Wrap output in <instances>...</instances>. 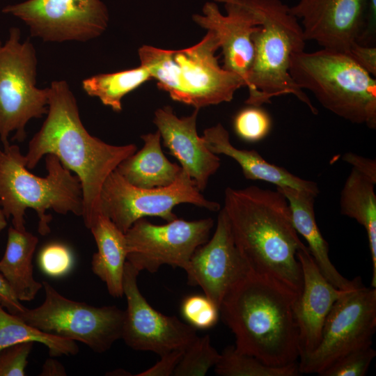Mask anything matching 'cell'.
Returning a JSON list of instances; mask_svg holds the SVG:
<instances>
[{
  "instance_id": "6da1fadb",
  "label": "cell",
  "mask_w": 376,
  "mask_h": 376,
  "mask_svg": "<svg viewBox=\"0 0 376 376\" xmlns=\"http://www.w3.org/2000/svg\"><path fill=\"white\" fill-rule=\"evenodd\" d=\"M137 150L135 144L114 146L91 135L79 116L77 100L66 81H53L49 87L47 117L29 141L26 166L34 169L48 154L79 178L83 195L82 217L90 228L100 214L103 184L125 159Z\"/></svg>"
},
{
  "instance_id": "7a4b0ae2",
  "label": "cell",
  "mask_w": 376,
  "mask_h": 376,
  "mask_svg": "<svg viewBox=\"0 0 376 376\" xmlns=\"http://www.w3.org/2000/svg\"><path fill=\"white\" fill-rule=\"evenodd\" d=\"M223 209L250 272L277 281L299 297L303 278L297 252L304 244L285 196L257 186L227 187Z\"/></svg>"
},
{
  "instance_id": "3957f363",
  "label": "cell",
  "mask_w": 376,
  "mask_h": 376,
  "mask_svg": "<svg viewBox=\"0 0 376 376\" xmlns=\"http://www.w3.org/2000/svg\"><path fill=\"white\" fill-rule=\"evenodd\" d=\"M298 295L277 281L249 272L226 295L219 314L239 351L271 366L299 359L295 313Z\"/></svg>"
},
{
  "instance_id": "277c9868",
  "label": "cell",
  "mask_w": 376,
  "mask_h": 376,
  "mask_svg": "<svg viewBox=\"0 0 376 376\" xmlns=\"http://www.w3.org/2000/svg\"><path fill=\"white\" fill-rule=\"evenodd\" d=\"M47 174L39 177L26 166L24 155L17 145L8 144L0 148V205L6 218H12L13 226L26 230L25 212L36 211L39 218L38 232H50L52 216L48 210L82 217L83 195L79 178L64 166L58 158L45 155Z\"/></svg>"
},
{
  "instance_id": "5b68a950",
  "label": "cell",
  "mask_w": 376,
  "mask_h": 376,
  "mask_svg": "<svg viewBox=\"0 0 376 376\" xmlns=\"http://www.w3.org/2000/svg\"><path fill=\"white\" fill-rule=\"evenodd\" d=\"M245 1L261 21L251 36L254 54L245 103L262 106L271 103L273 97L292 95L317 114V109L290 74L292 56L304 51L306 42L299 21L281 0Z\"/></svg>"
},
{
  "instance_id": "8992f818",
  "label": "cell",
  "mask_w": 376,
  "mask_h": 376,
  "mask_svg": "<svg viewBox=\"0 0 376 376\" xmlns=\"http://www.w3.org/2000/svg\"><path fill=\"white\" fill-rule=\"evenodd\" d=\"M219 48L216 35L207 31L192 47L167 50L143 45L138 54L159 88L172 100L200 109L231 101L235 91L245 86L240 77L219 65L215 56Z\"/></svg>"
},
{
  "instance_id": "52a82bcc",
  "label": "cell",
  "mask_w": 376,
  "mask_h": 376,
  "mask_svg": "<svg viewBox=\"0 0 376 376\" xmlns=\"http://www.w3.org/2000/svg\"><path fill=\"white\" fill-rule=\"evenodd\" d=\"M290 74L327 110L353 123L376 127V79L349 54L322 48L294 54Z\"/></svg>"
},
{
  "instance_id": "ba28073f",
  "label": "cell",
  "mask_w": 376,
  "mask_h": 376,
  "mask_svg": "<svg viewBox=\"0 0 376 376\" xmlns=\"http://www.w3.org/2000/svg\"><path fill=\"white\" fill-rule=\"evenodd\" d=\"M38 60L27 38L21 41V31L12 27L4 44L0 40V140L3 146L12 140L22 142L26 125L32 118L47 113L49 87L36 86Z\"/></svg>"
},
{
  "instance_id": "9c48e42d",
  "label": "cell",
  "mask_w": 376,
  "mask_h": 376,
  "mask_svg": "<svg viewBox=\"0 0 376 376\" xmlns=\"http://www.w3.org/2000/svg\"><path fill=\"white\" fill-rule=\"evenodd\" d=\"M42 283L43 303L16 315L26 324L47 334L81 342L97 353L107 352L121 338L125 311L116 306L97 307L77 301L48 282Z\"/></svg>"
},
{
  "instance_id": "30bf717a",
  "label": "cell",
  "mask_w": 376,
  "mask_h": 376,
  "mask_svg": "<svg viewBox=\"0 0 376 376\" xmlns=\"http://www.w3.org/2000/svg\"><path fill=\"white\" fill-rule=\"evenodd\" d=\"M181 203L213 212L221 209L219 203L203 196L189 175L182 169L173 184L152 189L135 187L114 170L102 187L99 210L125 233L135 221L146 217H157L166 222L176 219L173 207Z\"/></svg>"
},
{
  "instance_id": "8fae6325",
  "label": "cell",
  "mask_w": 376,
  "mask_h": 376,
  "mask_svg": "<svg viewBox=\"0 0 376 376\" xmlns=\"http://www.w3.org/2000/svg\"><path fill=\"white\" fill-rule=\"evenodd\" d=\"M375 329L376 288L361 283L334 303L318 346L299 358V373L319 375L346 353L372 345Z\"/></svg>"
},
{
  "instance_id": "7c38bea8",
  "label": "cell",
  "mask_w": 376,
  "mask_h": 376,
  "mask_svg": "<svg viewBox=\"0 0 376 376\" xmlns=\"http://www.w3.org/2000/svg\"><path fill=\"white\" fill-rule=\"evenodd\" d=\"M213 226L212 218H177L164 225L141 218L125 233L127 261L139 272L155 273L163 265L185 269L196 249L209 240Z\"/></svg>"
},
{
  "instance_id": "4fadbf2b",
  "label": "cell",
  "mask_w": 376,
  "mask_h": 376,
  "mask_svg": "<svg viewBox=\"0 0 376 376\" xmlns=\"http://www.w3.org/2000/svg\"><path fill=\"white\" fill-rule=\"evenodd\" d=\"M2 12L22 20L44 42H87L101 36L109 20L101 0H27Z\"/></svg>"
},
{
  "instance_id": "5bb4252c",
  "label": "cell",
  "mask_w": 376,
  "mask_h": 376,
  "mask_svg": "<svg viewBox=\"0 0 376 376\" xmlns=\"http://www.w3.org/2000/svg\"><path fill=\"white\" fill-rule=\"evenodd\" d=\"M139 272L126 261L123 295L127 309L121 338L134 350L152 352L160 357L175 350H185L197 337L196 329L154 309L138 287Z\"/></svg>"
},
{
  "instance_id": "9a60e30c",
  "label": "cell",
  "mask_w": 376,
  "mask_h": 376,
  "mask_svg": "<svg viewBox=\"0 0 376 376\" xmlns=\"http://www.w3.org/2000/svg\"><path fill=\"white\" fill-rule=\"evenodd\" d=\"M184 270L188 285L200 286L219 308L228 291L250 272L235 246L223 208L213 235L196 249Z\"/></svg>"
},
{
  "instance_id": "2e32d148",
  "label": "cell",
  "mask_w": 376,
  "mask_h": 376,
  "mask_svg": "<svg viewBox=\"0 0 376 376\" xmlns=\"http://www.w3.org/2000/svg\"><path fill=\"white\" fill-rule=\"evenodd\" d=\"M193 20L217 37L224 56L223 68L240 77L247 84L253 59L252 34L261 21L245 0H213L206 2L202 15Z\"/></svg>"
},
{
  "instance_id": "e0dca14e",
  "label": "cell",
  "mask_w": 376,
  "mask_h": 376,
  "mask_svg": "<svg viewBox=\"0 0 376 376\" xmlns=\"http://www.w3.org/2000/svg\"><path fill=\"white\" fill-rule=\"evenodd\" d=\"M368 0H299L290 7L306 40L348 54L366 24Z\"/></svg>"
},
{
  "instance_id": "ac0fdd59",
  "label": "cell",
  "mask_w": 376,
  "mask_h": 376,
  "mask_svg": "<svg viewBox=\"0 0 376 376\" xmlns=\"http://www.w3.org/2000/svg\"><path fill=\"white\" fill-rule=\"evenodd\" d=\"M198 109L189 116L178 118L170 106L157 109L153 119L164 146L180 163L202 192L210 178L220 167V159L205 146L196 130Z\"/></svg>"
},
{
  "instance_id": "d6986e66",
  "label": "cell",
  "mask_w": 376,
  "mask_h": 376,
  "mask_svg": "<svg viewBox=\"0 0 376 376\" xmlns=\"http://www.w3.org/2000/svg\"><path fill=\"white\" fill-rule=\"evenodd\" d=\"M297 258L303 278L301 291L295 304L301 358L318 346L330 310L350 290L337 288L323 276L305 244L297 251Z\"/></svg>"
},
{
  "instance_id": "ffe728a7",
  "label": "cell",
  "mask_w": 376,
  "mask_h": 376,
  "mask_svg": "<svg viewBox=\"0 0 376 376\" xmlns=\"http://www.w3.org/2000/svg\"><path fill=\"white\" fill-rule=\"evenodd\" d=\"M202 137L210 151L234 159L246 179L263 180L274 184L276 187H288L315 196L319 194L315 182L300 178L285 169L268 162L255 150L235 147L230 141L228 132L221 123L205 129Z\"/></svg>"
},
{
  "instance_id": "44dd1931",
  "label": "cell",
  "mask_w": 376,
  "mask_h": 376,
  "mask_svg": "<svg viewBox=\"0 0 376 376\" xmlns=\"http://www.w3.org/2000/svg\"><path fill=\"white\" fill-rule=\"evenodd\" d=\"M276 189L285 196L294 227L306 241L310 253L323 276L340 290H350L361 283L362 281L359 277L352 281L345 278L332 264L328 243L315 220L314 201L317 196L288 187H276Z\"/></svg>"
},
{
  "instance_id": "7402d4cb",
  "label": "cell",
  "mask_w": 376,
  "mask_h": 376,
  "mask_svg": "<svg viewBox=\"0 0 376 376\" xmlns=\"http://www.w3.org/2000/svg\"><path fill=\"white\" fill-rule=\"evenodd\" d=\"M141 137L143 141L141 149L122 161L116 171L130 184L139 188H158L173 184L182 167L164 155L159 131Z\"/></svg>"
},
{
  "instance_id": "603a6c76",
  "label": "cell",
  "mask_w": 376,
  "mask_h": 376,
  "mask_svg": "<svg viewBox=\"0 0 376 376\" xmlns=\"http://www.w3.org/2000/svg\"><path fill=\"white\" fill-rule=\"evenodd\" d=\"M97 251L91 259L93 272L105 283L113 297L123 295V275L127 261L125 235L108 217L100 214L89 228Z\"/></svg>"
},
{
  "instance_id": "cb8c5ba5",
  "label": "cell",
  "mask_w": 376,
  "mask_h": 376,
  "mask_svg": "<svg viewBox=\"0 0 376 376\" xmlns=\"http://www.w3.org/2000/svg\"><path fill=\"white\" fill-rule=\"evenodd\" d=\"M38 239L31 233L8 228L6 247L0 260V272L20 301L33 300L42 283L35 280L32 258Z\"/></svg>"
},
{
  "instance_id": "d4e9b609",
  "label": "cell",
  "mask_w": 376,
  "mask_h": 376,
  "mask_svg": "<svg viewBox=\"0 0 376 376\" xmlns=\"http://www.w3.org/2000/svg\"><path fill=\"white\" fill-rule=\"evenodd\" d=\"M375 184L352 169L345 182L340 196L341 214L355 219L366 231L372 260L373 288L376 287Z\"/></svg>"
},
{
  "instance_id": "484cf974",
  "label": "cell",
  "mask_w": 376,
  "mask_h": 376,
  "mask_svg": "<svg viewBox=\"0 0 376 376\" xmlns=\"http://www.w3.org/2000/svg\"><path fill=\"white\" fill-rule=\"evenodd\" d=\"M151 79L148 69L140 65L130 70L91 76L84 79L81 85L89 96L97 97L104 105L119 112L124 96Z\"/></svg>"
},
{
  "instance_id": "4316f807",
  "label": "cell",
  "mask_w": 376,
  "mask_h": 376,
  "mask_svg": "<svg viewBox=\"0 0 376 376\" xmlns=\"http://www.w3.org/2000/svg\"><path fill=\"white\" fill-rule=\"evenodd\" d=\"M4 308L0 302V350L17 343L32 341L45 345L51 357L78 353L79 347L75 341L40 331Z\"/></svg>"
},
{
  "instance_id": "83f0119b",
  "label": "cell",
  "mask_w": 376,
  "mask_h": 376,
  "mask_svg": "<svg viewBox=\"0 0 376 376\" xmlns=\"http://www.w3.org/2000/svg\"><path fill=\"white\" fill-rule=\"evenodd\" d=\"M214 372L221 376H297L298 363L269 365L259 359L242 352L235 345L227 346L220 355Z\"/></svg>"
},
{
  "instance_id": "f1b7e54d",
  "label": "cell",
  "mask_w": 376,
  "mask_h": 376,
  "mask_svg": "<svg viewBox=\"0 0 376 376\" xmlns=\"http://www.w3.org/2000/svg\"><path fill=\"white\" fill-rule=\"evenodd\" d=\"M221 354L212 345L210 337H196L185 350L173 375L203 376L218 362Z\"/></svg>"
},
{
  "instance_id": "f546056e",
  "label": "cell",
  "mask_w": 376,
  "mask_h": 376,
  "mask_svg": "<svg viewBox=\"0 0 376 376\" xmlns=\"http://www.w3.org/2000/svg\"><path fill=\"white\" fill-rule=\"evenodd\" d=\"M233 127L241 139L253 143L267 136L272 127V120L261 106L249 105L236 114Z\"/></svg>"
},
{
  "instance_id": "4dcf8cb0",
  "label": "cell",
  "mask_w": 376,
  "mask_h": 376,
  "mask_svg": "<svg viewBox=\"0 0 376 376\" xmlns=\"http://www.w3.org/2000/svg\"><path fill=\"white\" fill-rule=\"evenodd\" d=\"M181 312L189 324L199 329L212 328L219 316L218 306L205 295L186 297L181 304Z\"/></svg>"
},
{
  "instance_id": "1f68e13d",
  "label": "cell",
  "mask_w": 376,
  "mask_h": 376,
  "mask_svg": "<svg viewBox=\"0 0 376 376\" xmlns=\"http://www.w3.org/2000/svg\"><path fill=\"white\" fill-rule=\"evenodd\" d=\"M375 355L372 345L354 350L336 359L319 375L363 376Z\"/></svg>"
},
{
  "instance_id": "d6a6232c",
  "label": "cell",
  "mask_w": 376,
  "mask_h": 376,
  "mask_svg": "<svg viewBox=\"0 0 376 376\" xmlns=\"http://www.w3.org/2000/svg\"><path fill=\"white\" fill-rule=\"evenodd\" d=\"M74 258L70 249L65 244L54 242L45 246L38 256L41 270L52 277H61L72 268Z\"/></svg>"
},
{
  "instance_id": "836d02e7",
  "label": "cell",
  "mask_w": 376,
  "mask_h": 376,
  "mask_svg": "<svg viewBox=\"0 0 376 376\" xmlns=\"http://www.w3.org/2000/svg\"><path fill=\"white\" fill-rule=\"evenodd\" d=\"M34 342L17 343L0 350V376H24Z\"/></svg>"
},
{
  "instance_id": "e575fe53",
  "label": "cell",
  "mask_w": 376,
  "mask_h": 376,
  "mask_svg": "<svg viewBox=\"0 0 376 376\" xmlns=\"http://www.w3.org/2000/svg\"><path fill=\"white\" fill-rule=\"evenodd\" d=\"M185 350H175L162 356L161 359L151 368L136 374V376H169L180 361Z\"/></svg>"
},
{
  "instance_id": "d590c367",
  "label": "cell",
  "mask_w": 376,
  "mask_h": 376,
  "mask_svg": "<svg viewBox=\"0 0 376 376\" xmlns=\"http://www.w3.org/2000/svg\"><path fill=\"white\" fill-rule=\"evenodd\" d=\"M348 54L372 76H376V47L363 45L354 42Z\"/></svg>"
},
{
  "instance_id": "8d00e7d4",
  "label": "cell",
  "mask_w": 376,
  "mask_h": 376,
  "mask_svg": "<svg viewBox=\"0 0 376 376\" xmlns=\"http://www.w3.org/2000/svg\"><path fill=\"white\" fill-rule=\"evenodd\" d=\"M358 43L375 46L376 43V0H368L366 24Z\"/></svg>"
},
{
  "instance_id": "74e56055",
  "label": "cell",
  "mask_w": 376,
  "mask_h": 376,
  "mask_svg": "<svg viewBox=\"0 0 376 376\" xmlns=\"http://www.w3.org/2000/svg\"><path fill=\"white\" fill-rule=\"evenodd\" d=\"M343 159L353 166L362 175L376 183V162L375 160L349 152L343 155Z\"/></svg>"
},
{
  "instance_id": "f35d334b",
  "label": "cell",
  "mask_w": 376,
  "mask_h": 376,
  "mask_svg": "<svg viewBox=\"0 0 376 376\" xmlns=\"http://www.w3.org/2000/svg\"><path fill=\"white\" fill-rule=\"evenodd\" d=\"M0 302L8 312L15 315L19 314L26 308L17 299L1 274H0Z\"/></svg>"
},
{
  "instance_id": "ab89813d",
  "label": "cell",
  "mask_w": 376,
  "mask_h": 376,
  "mask_svg": "<svg viewBox=\"0 0 376 376\" xmlns=\"http://www.w3.org/2000/svg\"><path fill=\"white\" fill-rule=\"evenodd\" d=\"M40 375L63 376L66 375V372L64 366L59 361L49 358L44 363Z\"/></svg>"
},
{
  "instance_id": "60d3db41",
  "label": "cell",
  "mask_w": 376,
  "mask_h": 376,
  "mask_svg": "<svg viewBox=\"0 0 376 376\" xmlns=\"http://www.w3.org/2000/svg\"><path fill=\"white\" fill-rule=\"evenodd\" d=\"M7 219L4 216L1 207L0 205V233L6 227Z\"/></svg>"
}]
</instances>
